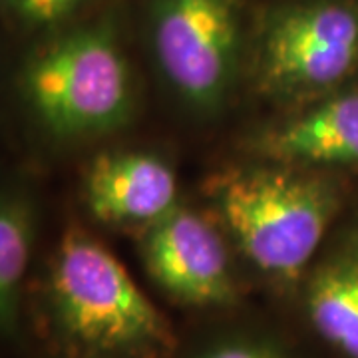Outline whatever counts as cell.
Instances as JSON below:
<instances>
[{"label":"cell","mask_w":358,"mask_h":358,"mask_svg":"<svg viewBox=\"0 0 358 358\" xmlns=\"http://www.w3.org/2000/svg\"><path fill=\"white\" fill-rule=\"evenodd\" d=\"M209 358H279L275 357L273 352L263 350V348H255V346H245V345H235V346H223L215 350Z\"/></svg>","instance_id":"cell-12"},{"label":"cell","mask_w":358,"mask_h":358,"mask_svg":"<svg viewBox=\"0 0 358 358\" xmlns=\"http://www.w3.org/2000/svg\"><path fill=\"white\" fill-rule=\"evenodd\" d=\"M32 249V207L16 193H0V338H14L20 329L22 289Z\"/></svg>","instance_id":"cell-10"},{"label":"cell","mask_w":358,"mask_h":358,"mask_svg":"<svg viewBox=\"0 0 358 358\" xmlns=\"http://www.w3.org/2000/svg\"><path fill=\"white\" fill-rule=\"evenodd\" d=\"M141 255L150 277L187 305L229 303L235 293L231 259L213 223L187 207L145 225Z\"/></svg>","instance_id":"cell-6"},{"label":"cell","mask_w":358,"mask_h":358,"mask_svg":"<svg viewBox=\"0 0 358 358\" xmlns=\"http://www.w3.org/2000/svg\"><path fill=\"white\" fill-rule=\"evenodd\" d=\"M22 94L44 129L60 140L120 128L134 103L126 56L103 26L72 30L32 54Z\"/></svg>","instance_id":"cell-3"},{"label":"cell","mask_w":358,"mask_h":358,"mask_svg":"<svg viewBox=\"0 0 358 358\" xmlns=\"http://www.w3.org/2000/svg\"><path fill=\"white\" fill-rule=\"evenodd\" d=\"M207 197L243 255L285 281L307 267L338 209L333 183L281 164L213 176Z\"/></svg>","instance_id":"cell-2"},{"label":"cell","mask_w":358,"mask_h":358,"mask_svg":"<svg viewBox=\"0 0 358 358\" xmlns=\"http://www.w3.org/2000/svg\"><path fill=\"white\" fill-rule=\"evenodd\" d=\"M84 201L103 223L150 225L178 205V179L157 155L103 154L84 176Z\"/></svg>","instance_id":"cell-7"},{"label":"cell","mask_w":358,"mask_h":358,"mask_svg":"<svg viewBox=\"0 0 358 358\" xmlns=\"http://www.w3.org/2000/svg\"><path fill=\"white\" fill-rule=\"evenodd\" d=\"M307 307L317 333L346 358H358V259L320 268L308 287Z\"/></svg>","instance_id":"cell-9"},{"label":"cell","mask_w":358,"mask_h":358,"mask_svg":"<svg viewBox=\"0 0 358 358\" xmlns=\"http://www.w3.org/2000/svg\"><path fill=\"white\" fill-rule=\"evenodd\" d=\"M255 148L281 166H358V92L334 96L263 131Z\"/></svg>","instance_id":"cell-8"},{"label":"cell","mask_w":358,"mask_h":358,"mask_svg":"<svg viewBox=\"0 0 358 358\" xmlns=\"http://www.w3.org/2000/svg\"><path fill=\"white\" fill-rule=\"evenodd\" d=\"M14 14L28 26H52L60 22L82 0H8Z\"/></svg>","instance_id":"cell-11"},{"label":"cell","mask_w":358,"mask_h":358,"mask_svg":"<svg viewBox=\"0 0 358 358\" xmlns=\"http://www.w3.org/2000/svg\"><path fill=\"white\" fill-rule=\"evenodd\" d=\"M239 38L237 0H155V58L167 82L197 110H213L229 96Z\"/></svg>","instance_id":"cell-5"},{"label":"cell","mask_w":358,"mask_h":358,"mask_svg":"<svg viewBox=\"0 0 358 358\" xmlns=\"http://www.w3.org/2000/svg\"><path fill=\"white\" fill-rule=\"evenodd\" d=\"M52 327L68 348L122 358H167L178 336L167 317L94 235L70 229L46 277Z\"/></svg>","instance_id":"cell-1"},{"label":"cell","mask_w":358,"mask_h":358,"mask_svg":"<svg viewBox=\"0 0 358 358\" xmlns=\"http://www.w3.org/2000/svg\"><path fill=\"white\" fill-rule=\"evenodd\" d=\"M358 64V10L319 0L273 14L257 54L259 88L291 100L343 82Z\"/></svg>","instance_id":"cell-4"}]
</instances>
